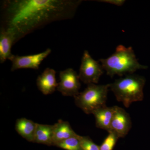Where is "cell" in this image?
Listing matches in <instances>:
<instances>
[{
	"mask_svg": "<svg viewBox=\"0 0 150 150\" xmlns=\"http://www.w3.org/2000/svg\"><path fill=\"white\" fill-rule=\"evenodd\" d=\"M82 1L7 0L2 4L3 28L12 30L16 42L53 22L72 18Z\"/></svg>",
	"mask_w": 150,
	"mask_h": 150,
	"instance_id": "obj_1",
	"label": "cell"
},
{
	"mask_svg": "<svg viewBox=\"0 0 150 150\" xmlns=\"http://www.w3.org/2000/svg\"><path fill=\"white\" fill-rule=\"evenodd\" d=\"M99 62L107 75L112 78L115 75L122 76L131 74L137 70L148 68L138 62L132 47L127 48L122 45L117 46L115 53L111 56L99 59Z\"/></svg>",
	"mask_w": 150,
	"mask_h": 150,
	"instance_id": "obj_2",
	"label": "cell"
},
{
	"mask_svg": "<svg viewBox=\"0 0 150 150\" xmlns=\"http://www.w3.org/2000/svg\"><path fill=\"white\" fill-rule=\"evenodd\" d=\"M145 82L144 77L131 74L115 80L110 84V88L118 102L129 108L133 103L143 100Z\"/></svg>",
	"mask_w": 150,
	"mask_h": 150,
	"instance_id": "obj_3",
	"label": "cell"
},
{
	"mask_svg": "<svg viewBox=\"0 0 150 150\" xmlns=\"http://www.w3.org/2000/svg\"><path fill=\"white\" fill-rule=\"evenodd\" d=\"M110 84H89L85 89L74 97L76 105L87 114L106 105Z\"/></svg>",
	"mask_w": 150,
	"mask_h": 150,
	"instance_id": "obj_4",
	"label": "cell"
},
{
	"mask_svg": "<svg viewBox=\"0 0 150 150\" xmlns=\"http://www.w3.org/2000/svg\"><path fill=\"white\" fill-rule=\"evenodd\" d=\"M103 70L102 65L93 59L88 51L85 50L80 67L79 76L80 81L87 85L98 83L103 74Z\"/></svg>",
	"mask_w": 150,
	"mask_h": 150,
	"instance_id": "obj_5",
	"label": "cell"
},
{
	"mask_svg": "<svg viewBox=\"0 0 150 150\" xmlns=\"http://www.w3.org/2000/svg\"><path fill=\"white\" fill-rule=\"evenodd\" d=\"M60 82L57 90L64 96H74L79 93L81 84L79 74L76 71L68 68L59 73Z\"/></svg>",
	"mask_w": 150,
	"mask_h": 150,
	"instance_id": "obj_6",
	"label": "cell"
},
{
	"mask_svg": "<svg viewBox=\"0 0 150 150\" xmlns=\"http://www.w3.org/2000/svg\"><path fill=\"white\" fill-rule=\"evenodd\" d=\"M51 50L47 48L46 50L38 54L18 56L12 54L8 59L11 62V71L20 69H32L38 70L40 64L46 57L51 54Z\"/></svg>",
	"mask_w": 150,
	"mask_h": 150,
	"instance_id": "obj_7",
	"label": "cell"
},
{
	"mask_svg": "<svg viewBox=\"0 0 150 150\" xmlns=\"http://www.w3.org/2000/svg\"><path fill=\"white\" fill-rule=\"evenodd\" d=\"M115 106L110 131L114 132L119 138H124L132 127L131 117L123 108L118 106Z\"/></svg>",
	"mask_w": 150,
	"mask_h": 150,
	"instance_id": "obj_8",
	"label": "cell"
},
{
	"mask_svg": "<svg viewBox=\"0 0 150 150\" xmlns=\"http://www.w3.org/2000/svg\"><path fill=\"white\" fill-rule=\"evenodd\" d=\"M56 76V71L54 69L47 68L38 77L36 85L38 90L43 94H51L57 88L58 83Z\"/></svg>",
	"mask_w": 150,
	"mask_h": 150,
	"instance_id": "obj_9",
	"label": "cell"
},
{
	"mask_svg": "<svg viewBox=\"0 0 150 150\" xmlns=\"http://www.w3.org/2000/svg\"><path fill=\"white\" fill-rule=\"evenodd\" d=\"M16 43L15 34L12 30L2 28L0 32V62L3 63L12 55V46Z\"/></svg>",
	"mask_w": 150,
	"mask_h": 150,
	"instance_id": "obj_10",
	"label": "cell"
},
{
	"mask_svg": "<svg viewBox=\"0 0 150 150\" xmlns=\"http://www.w3.org/2000/svg\"><path fill=\"white\" fill-rule=\"evenodd\" d=\"M115 109V106L108 107L105 105L93 112L92 114L95 118L96 126L97 128L106 130L108 132L110 131Z\"/></svg>",
	"mask_w": 150,
	"mask_h": 150,
	"instance_id": "obj_11",
	"label": "cell"
},
{
	"mask_svg": "<svg viewBox=\"0 0 150 150\" xmlns=\"http://www.w3.org/2000/svg\"><path fill=\"white\" fill-rule=\"evenodd\" d=\"M37 125V123L27 118H19L16 122L15 130L23 138L33 143Z\"/></svg>",
	"mask_w": 150,
	"mask_h": 150,
	"instance_id": "obj_12",
	"label": "cell"
},
{
	"mask_svg": "<svg viewBox=\"0 0 150 150\" xmlns=\"http://www.w3.org/2000/svg\"><path fill=\"white\" fill-rule=\"evenodd\" d=\"M54 146L59 142L74 137L77 134L73 130L69 123L60 120L53 125Z\"/></svg>",
	"mask_w": 150,
	"mask_h": 150,
	"instance_id": "obj_13",
	"label": "cell"
},
{
	"mask_svg": "<svg viewBox=\"0 0 150 150\" xmlns=\"http://www.w3.org/2000/svg\"><path fill=\"white\" fill-rule=\"evenodd\" d=\"M53 125L37 123L33 143L54 146Z\"/></svg>",
	"mask_w": 150,
	"mask_h": 150,
	"instance_id": "obj_14",
	"label": "cell"
},
{
	"mask_svg": "<svg viewBox=\"0 0 150 150\" xmlns=\"http://www.w3.org/2000/svg\"><path fill=\"white\" fill-rule=\"evenodd\" d=\"M80 136L77 134L74 137L59 142L55 145V146L65 150H81Z\"/></svg>",
	"mask_w": 150,
	"mask_h": 150,
	"instance_id": "obj_15",
	"label": "cell"
},
{
	"mask_svg": "<svg viewBox=\"0 0 150 150\" xmlns=\"http://www.w3.org/2000/svg\"><path fill=\"white\" fill-rule=\"evenodd\" d=\"M119 139L117 134L112 131H110L108 132L107 137L100 146V150H113Z\"/></svg>",
	"mask_w": 150,
	"mask_h": 150,
	"instance_id": "obj_16",
	"label": "cell"
},
{
	"mask_svg": "<svg viewBox=\"0 0 150 150\" xmlns=\"http://www.w3.org/2000/svg\"><path fill=\"white\" fill-rule=\"evenodd\" d=\"M80 142L81 150H100V146L88 136H80Z\"/></svg>",
	"mask_w": 150,
	"mask_h": 150,
	"instance_id": "obj_17",
	"label": "cell"
},
{
	"mask_svg": "<svg viewBox=\"0 0 150 150\" xmlns=\"http://www.w3.org/2000/svg\"><path fill=\"white\" fill-rule=\"evenodd\" d=\"M97 1L100 2L108 3V4L115 5L118 6H123L126 1L125 0H100V1Z\"/></svg>",
	"mask_w": 150,
	"mask_h": 150,
	"instance_id": "obj_18",
	"label": "cell"
}]
</instances>
